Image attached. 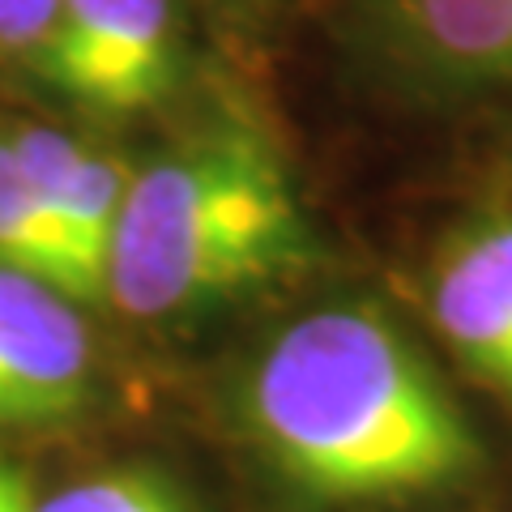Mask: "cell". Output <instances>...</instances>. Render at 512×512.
Listing matches in <instances>:
<instances>
[{
    "label": "cell",
    "mask_w": 512,
    "mask_h": 512,
    "mask_svg": "<svg viewBox=\"0 0 512 512\" xmlns=\"http://www.w3.org/2000/svg\"><path fill=\"white\" fill-rule=\"evenodd\" d=\"M256 436L303 491L376 500L461 483L478 436L410 338L338 303L282 329L248 380Z\"/></svg>",
    "instance_id": "1"
},
{
    "label": "cell",
    "mask_w": 512,
    "mask_h": 512,
    "mask_svg": "<svg viewBox=\"0 0 512 512\" xmlns=\"http://www.w3.org/2000/svg\"><path fill=\"white\" fill-rule=\"evenodd\" d=\"M312 261L291 167L256 128L188 137L133 171L111 248L107 299L158 320L248 295Z\"/></svg>",
    "instance_id": "2"
},
{
    "label": "cell",
    "mask_w": 512,
    "mask_h": 512,
    "mask_svg": "<svg viewBox=\"0 0 512 512\" xmlns=\"http://www.w3.org/2000/svg\"><path fill=\"white\" fill-rule=\"evenodd\" d=\"M171 0H60L39 77L94 120H128L180 82Z\"/></svg>",
    "instance_id": "3"
},
{
    "label": "cell",
    "mask_w": 512,
    "mask_h": 512,
    "mask_svg": "<svg viewBox=\"0 0 512 512\" xmlns=\"http://www.w3.org/2000/svg\"><path fill=\"white\" fill-rule=\"evenodd\" d=\"M384 69L431 90L512 82V0H359Z\"/></svg>",
    "instance_id": "4"
},
{
    "label": "cell",
    "mask_w": 512,
    "mask_h": 512,
    "mask_svg": "<svg viewBox=\"0 0 512 512\" xmlns=\"http://www.w3.org/2000/svg\"><path fill=\"white\" fill-rule=\"evenodd\" d=\"M90 402V333L52 286L0 269V427L69 423Z\"/></svg>",
    "instance_id": "5"
},
{
    "label": "cell",
    "mask_w": 512,
    "mask_h": 512,
    "mask_svg": "<svg viewBox=\"0 0 512 512\" xmlns=\"http://www.w3.org/2000/svg\"><path fill=\"white\" fill-rule=\"evenodd\" d=\"M427 299L461 363L512 402V214H478L448 231Z\"/></svg>",
    "instance_id": "6"
},
{
    "label": "cell",
    "mask_w": 512,
    "mask_h": 512,
    "mask_svg": "<svg viewBox=\"0 0 512 512\" xmlns=\"http://www.w3.org/2000/svg\"><path fill=\"white\" fill-rule=\"evenodd\" d=\"M128 180L133 171L116 154L82 150L64 184V197L56 205V244L64 265V299L73 308H94L107 299L111 248H116Z\"/></svg>",
    "instance_id": "7"
},
{
    "label": "cell",
    "mask_w": 512,
    "mask_h": 512,
    "mask_svg": "<svg viewBox=\"0 0 512 512\" xmlns=\"http://www.w3.org/2000/svg\"><path fill=\"white\" fill-rule=\"evenodd\" d=\"M0 269L30 278V282H43L56 295H64V265H60L56 231L47 222L39 197L30 192L5 137H0Z\"/></svg>",
    "instance_id": "8"
},
{
    "label": "cell",
    "mask_w": 512,
    "mask_h": 512,
    "mask_svg": "<svg viewBox=\"0 0 512 512\" xmlns=\"http://www.w3.org/2000/svg\"><path fill=\"white\" fill-rule=\"evenodd\" d=\"M35 512H192L180 487L150 470H107L47 495Z\"/></svg>",
    "instance_id": "9"
},
{
    "label": "cell",
    "mask_w": 512,
    "mask_h": 512,
    "mask_svg": "<svg viewBox=\"0 0 512 512\" xmlns=\"http://www.w3.org/2000/svg\"><path fill=\"white\" fill-rule=\"evenodd\" d=\"M56 9L60 0H0V60L39 73L56 30Z\"/></svg>",
    "instance_id": "10"
},
{
    "label": "cell",
    "mask_w": 512,
    "mask_h": 512,
    "mask_svg": "<svg viewBox=\"0 0 512 512\" xmlns=\"http://www.w3.org/2000/svg\"><path fill=\"white\" fill-rule=\"evenodd\" d=\"M0 512H35L26 478L13 466H5V461H0Z\"/></svg>",
    "instance_id": "11"
}]
</instances>
